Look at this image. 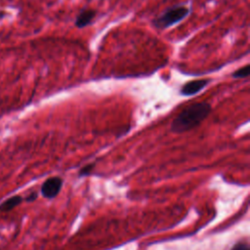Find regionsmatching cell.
I'll return each mask as SVG.
<instances>
[{
  "label": "cell",
  "instance_id": "6",
  "mask_svg": "<svg viewBox=\"0 0 250 250\" xmlns=\"http://www.w3.org/2000/svg\"><path fill=\"white\" fill-rule=\"evenodd\" d=\"M22 201V198L19 195H15L13 197L8 198L0 205V212H8L12 209H14L16 206H18Z\"/></svg>",
  "mask_w": 250,
  "mask_h": 250
},
{
  "label": "cell",
  "instance_id": "2",
  "mask_svg": "<svg viewBox=\"0 0 250 250\" xmlns=\"http://www.w3.org/2000/svg\"><path fill=\"white\" fill-rule=\"evenodd\" d=\"M189 14V9L183 5H176L167 9L159 17L152 21V24L155 28L163 29L171 25H174L183 21Z\"/></svg>",
  "mask_w": 250,
  "mask_h": 250
},
{
  "label": "cell",
  "instance_id": "4",
  "mask_svg": "<svg viewBox=\"0 0 250 250\" xmlns=\"http://www.w3.org/2000/svg\"><path fill=\"white\" fill-rule=\"evenodd\" d=\"M210 80L209 79H198V80H192L188 83H186L182 89H181V95L183 96H193L200 92L202 89H204L208 84Z\"/></svg>",
  "mask_w": 250,
  "mask_h": 250
},
{
  "label": "cell",
  "instance_id": "7",
  "mask_svg": "<svg viewBox=\"0 0 250 250\" xmlns=\"http://www.w3.org/2000/svg\"><path fill=\"white\" fill-rule=\"evenodd\" d=\"M249 72H250V66L249 64H246L245 66L240 67L236 71H234L231 76L233 78H245L249 75Z\"/></svg>",
  "mask_w": 250,
  "mask_h": 250
},
{
  "label": "cell",
  "instance_id": "9",
  "mask_svg": "<svg viewBox=\"0 0 250 250\" xmlns=\"http://www.w3.org/2000/svg\"><path fill=\"white\" fill-rule=\"evenodd\" d=\"M93 167H94V164H89V165H86V166H84L81 170H80V173H79V175L80 176H84V175H88L89 173H90V171L93 169Z\"/></svg>",
  "mask_w": 250,
  "mask_h": 250
},
{
  "label": "cell",
  "instance_id": "11",
  "mask_svg": "<svg viewBox=\"0 0 250 250\" xmlns=\"http://www.w3.org/2000/svg\"><path fill=\"white\" fill-rule=\"evenodd\" d=\"M6 16V13H5V11H2V10H0V20H2L4 17Z\"/></svg>",
  "mask_w": 250,
  "mask_h": 250
},
{
  "label": "cell",
  "instance_id": "10",
  "mask_svg": "<svg viewBox=\"0 0 250 250\" xmlns=\"http://www.w3.org/2000/svg\"><path fill=\"white\" fill-rule=\"evenodd\" d=\"M36 196H37L36 192H33V193H31V194L26 198V200H27V201H32V200H34V199L36 198Z\"/></svg>",
  "mask_w": 250,
  "mask_h": 250
},
{
  "label": "cell",
  "instance_id": "1",
  "mask_svg": "<svg viewBox=\"0 0 250 250\" xmlns=\"http://www.w3.org/2000/svg\"><path fill=\"white\" fill-rule=\"evenodd\" d=\"M212 106L207 102L194 103L183 109L172 121L171 131L177 134L199 126L210 114Z\"/></svg>",
  "mask_w": 250,
  "mask_h": 250
},
{
  "label": "cell",
  "instance_id": "5",
  "mask_svg": "<svg viewBox=\"0 0 250 250\" xmlns=\"http://www.w3.org/2000/svg\"><path fill=\"white\" fill-rule=\"evenodd\" d=\"M95 16H96V11L92 9H83L82 11H80L78 16L76 17L74 24L78 28L85 27L92 22Z\"/></svg>",
  "mask_w": 250,
  "mask_h": 250
},
{
  "label": "cell",
  "instance_id": "8",
  "mask_svg": "<svg viewBox=\"0 0 250 250\" xmlns=\"http://www.w3.org/2000/svg\"><path fill=\"white\" fill-rule=\"evenodd\" d=\"M230 250H250V247L247 242H238Z\"/></svg>",
  "mask_w": 250,
  "mask_h": 250
},
{
  "label": "cell",
  "instance_id": "3",
  "mask_svg": "<svg viewBox=\"0 0 250 250\" xmlns=\"http://www.w3.org/2000/svg\"><path fill=\"white\" fill-rule=\"evenodd\" d=\"M62 185V180L60 177H51L43 183L41 187V193L46 198H54L60 192Z\"/></svg>",
  "mask_w": 250,
  "mask_h": 250
}]
</instances>
